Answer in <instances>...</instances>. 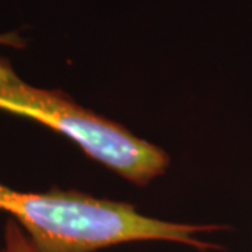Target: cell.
I'll return each mask as SVG.
<instances>
[{
	"instance_id": "obj_2",
	"label": "cell",
	"mask_w": 252,
	"mask_h": 252,
	"mask_svg": "<svg viewBox=\"0 0 252 252\" xmlns=\"http://www.w3.org/2000/svg\"><path fill=\"white\" fill-rule=\"evenodd\" d=\"M0 111L32 119L69 137L93 160L135 185H147L170 165L161 147L81 107L62 91L30 84L1 56Z\"/></svg>"
},
{
	"instance_id": "obj_3",
	"label": "cell",
	"mask_w": 252,
	"mask_h": 252,
	"mask_svg": "<svg viewBox=\"0 0 252 252\" xmlns=\"http://www.w3.org/2000/svg\"><path fill=\"white\" fill-rule=\"evenodd\" d=\"M0 252H39L38 248L28 238L24 230L13 220L9 219L4 225L3 248Z\"/></svg>"
},
{
	"instance_id": "obj_1",
	"label": "cell",
	"mask_w": 252,
	"mask_h": 252,
	"mask_svg": "<svg viewBox=\"0 0 252 252\" xmlns=\"http://www.w3.org/2000/svg\"><path fill=\"white\" fill-rule=\"evenodd\" d=\"M0 210L10 215L39 252H95L137 241L182 244L199 251L220 248L199 237L220 225L167 221L125 202L79 190L20 192L0 184Z\"/></svg>"
},
{
	"instance_id": "obj_4",
	"label": "cell",
	"mask_w": 252,
	"mask_h": 252,
	"mask_svg": "<svg viewBox=\"0 0 252 252\" xmlns=\"http://www.w3.org/2000/svg\"><path fill=\"white\" fill-rule=\"evenodd\" d=\"M0 45L21 48V46L24 45V41L16 32H11V34H0Z\"/></svg>"
}]
</instances>
